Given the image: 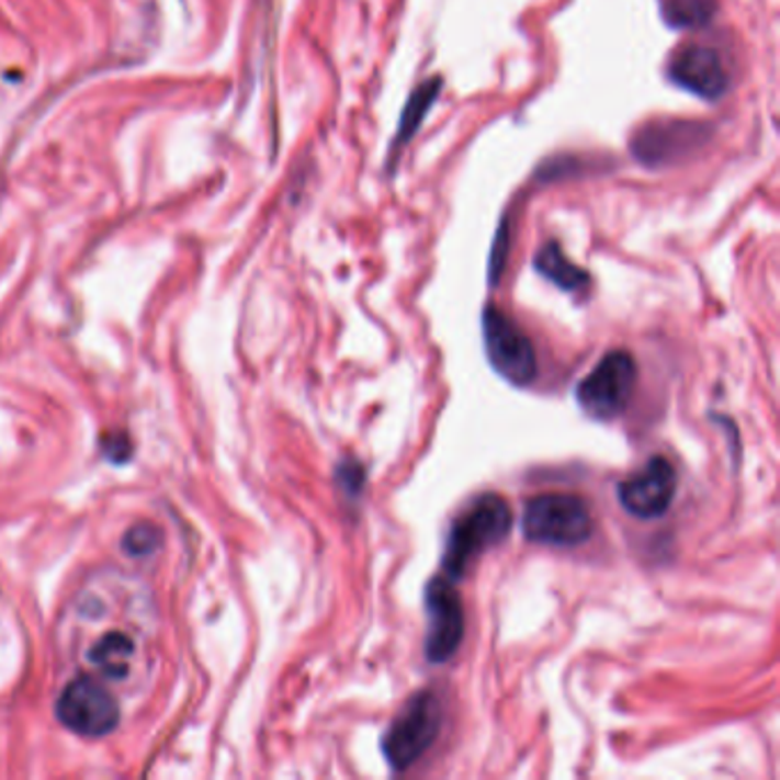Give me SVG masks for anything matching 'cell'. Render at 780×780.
<instances>
[{
    "label": "cell",
    "mask_w": 780,
    "mask_h": 780,
    "mask_svg": "<svg viewBox=\"0 0 780 780\" xmlns=\"http://www.w3.org/2000/svg\"><path fill=\"white\" fill-rule=\"evenodd\" d=\"M483 341L493 369L510 385H531L538 375L535 348L529 337L497 307L483 309Z\"/></svg>",
    "instance_id": "obj_6"
},
{
    "label": "cell",
    "mask_w": 780,
    "mask_h": 780,
    "mask_svg": "<svg viewBox=\"0 0 780 780\" xmlns=\"http://www.w3.org/2000/svg\"><path fill=\"white\" fill-rule=\"evenodd\" d=\"M440 92H442V78H428L410 94L406 108H403L400 124H398V131H396V140L392 145V158L394 156L398 158L400 149L415 138V133L419 131L421 122L426 120L430 105L438 101ZM389 163H392V160H389Z\"/></svg>",
    "instance_id": "obj_12"
},
{
    "label": "cell",
    "mask_w": 780,
    "mask_h": 780,
    "mask_svg": "<svg viewBox=\"0 0 780 780\" xmlns=\"http://www.w3.org/2000/svg\"><path fill=\"white\" fill-rule=\"evenodd\" d=\"M442 731V705L433 691H419L383 735V756L394 771H406L433 746Z\"/></svg>",
    "instance_id": "obj_3"
},
{
    "label": "cell",
    "mask_w": 780,
    "mask_h": 780,
    "mask_svg": "<svg viewBox=\"0 0 780 780\" xmlns=\"http://www.w3.org/2000/svg\"><path fill=\"white\" fill-rule=\"evenodd\" d=\"M122 547L131 556H149L160 547V531L151 524H138L126 531Z\"/></svg>",
    "instance_id": "obj_15"
},
{
    "label": "cell",
    "mask_w": 780,
    "mask_h": 780,
    "mask_svg": "<svg viewBox=\"0 0 780 780\" xmlns=\"http://www.w3.org/2000/svg\"><path fill=\"white\" fill-rule=\"evenodd\" d=\"M668 78L696 97L716 101L728 90V71L719 53L703 44H689L668 65Z\"/></svg>",
    "instance_id": "obj_10"
},
{
    "label": "cell",
    "mask_w": 780,
    "mask_h": 780,
    "mask_svg": "<svg viewBox=\"0 0 780 780\" xmlns=\"http://www.w3.org/2000/svg\"><path fill=\"white\" fill-rule=\"evenodd\" d=\"M133 655H136V643L122 632L105 634L92 648V664L99 668V674L108 680H122L128 676Z\"/></svg>",
    "instance_id": "obj_13"
},
{
    "label": "cell",
    "mask_w": 780,
    "mask_h": 780,
    "mask_svg": "<svg viewBox=\"0 0 780 780\" xmlns=\"http://www.w3.org/2000/svg\"><path fill=\"white\" fill-rule=\"evenodd\" d=\"M636 385V362L628 351H611L577 387L579 408L598 421L621 417Z\"/></svg>",
    "instance_id": "obj_5"
},
{
    "label": "cell",
    "mask_w": 780,
    "mask_h": 780,
    "mask_svg": "<svg viewBox=\"0 0 780 780\" xmlns=\"http://www.w3.org/2000/svg\"><path fill=\"white\" fill-rule=\"evenodd\" d=\"M662 12L674 29H698L716 14V0H662Z\"/></svg>",
    "instance_id": "obj_14"
},
{
    "label": "cell",
    "mask_w": 780,
    "mask_h": 780,
    "mask_svg": "<svg viewBox=\"0 0 780 780\" xmlns=\"http://www.w3.org/2000/svg\"><path fill=\"white\" fill-rule=\"evenodd\" d=\"M533 268L538 275H543L547 282L556 284L558 289L568 291V293H577L584 291L590 284V275L584 271V268L575 265L563 248L554 240H550L547 246H543L541 250L535 252L533 257Z\"/></svg>",
    "instance_id": "obj_11"
},
{
    "label": "cell",
    "mask_w": 780,
    "mask_h": 780,
    "mask_svg": "<svg viewBox=\"0 0 780 780\" xmlns=\"http://www.w3.org/2000/svg\"><path fill=\"white\" fill-rule=\"evenodd\" d=\"M712 126L696 120H653L643 124L630 140L632 156L645 168H668L682 163L708 147Z\"/></svg>",
    "instance_id": "obj_4"
},
{
    "label": "cell",
    "mask_w": 780,
    "mask_h": 780,
    "mask_svg": "<svg viewBox=\"0 0 780 780\" xmlns=\"http://www.w3.org/2000/svg\"><path fill=\"white\" fill-rule=\"evenodd\" d=\"M56 714L63 725L83 737H103L120 723V708L113 693L97 680L80 676L60 693Z\"/></svg>",
    "instance_id": "obj_7"
},
{
    "label": "cell",
    "mask_w": 780,
    "mask_h": 780,
    "mask_svg": "<svg viewBox=\"0 0 780 780\" xmlns=\"http://www.w3.org/2000/svg\"><path fill=\"white\" fill-rule=\"evenodd\" d=\"M513 527L510 506L499 495L478 497L465 513L453 522L442 556L444 577L459 581L470 570L472 561L499 545Z\"/></svg>",
    "instance_id": "obj_1"
},
{
    "label": "cell",
    "mask_w": 780,
    "mask_h": 780,
    "mask_svg": "<svg viewBox=\"0 0 780 780\" xmlns=\"http://www.w3.org/2000/svg\"><path fill=\"white\" fill-rule=\"evenodd\" d=\"M428 636L423 653L433 664L449 662L465 636V611L459 590L449 577H436L426 586Z\"/></svg>",
    "instance_id": "obj_8"
},
{
    "label": "cell",
    "mask_w": 780,
    "mask_h": 780,
    "mask_svg": "<svg viewBox=\"0 0 780 780\" xmlns=\"http://www.w3.org/2000/svg\"><path fill=\"white\" fill-rule=\"evenodd\" d=\"M337 478H339V486L346 495H353L358 497L362 493V483H364V470L360 463L355 461H343L337 470Z\"/></svg>",
    "instance_id": "obj_16"
},
{
    "label": "cell",
    "mask_w": 780,
    "mask_h": 780,
    "mask_svg": "<svg viewBox=\"0 0 780 780\" xmlns=\"http://www.w3.org/2000/svg\"><path fill=\"white\" fill-rule=\"evenodd\" d=\"M676 488V467L664 455H655L638 474H632L618 486V501L638 520H657L674 504Z\"/></svg>",
    "instance_id": "obj_9"
},
{
    "label": "cell",
    "mask_w": 780,
    "mask_h": 780,
    "mask_svg": "<svg viewBox=\"0 0 780 780\" xmlns=\"http://www.w3.org/2000/svg\"><path fill=\"white\" fill-rule=\"evenodd\" d=\"M522 531L531 543L577 547L594 535L596 522L581 497L550 493L527 501Z\"/></svg>",
    "instance_id": "obj_2"
}]
</instances>
